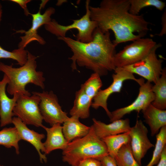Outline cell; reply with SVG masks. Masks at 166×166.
<instances>
[{
  "mask_svg": "<svg viewBox=\"0 0 166 166\" xmlns=\"http://www.w3.org/2000/svg\"><path fill=\"white\" fill-rule=\"evenodd\" d=\"M156 141L152 159L146 166H153L158 163L166 146V126L162 127L156 135Z\"/></svg>",
  "mask_w": 166,
  "mask_h": 166,
  "instance_id": "obj_25",
  "label": "cell"
},
{
  "mask_svg": "<svg viewBox=\"0 0 166 166\" xmlns=\"http://www.w3.org/2000/svg\"><path fill=\"white\" fill-rule=\"evenodd\" d=\"M62 155L63 161L71 166H77L85 159L94 158L100 160L109 154L105 144L97 136L92 125L86 136L69 143Z\"/></svg>",
  "mask_w": 166,
  "mask_h": 166,
  "instance_id": "obj_4",
  "label": "cell"
},
{
  "mask_svg": "<svg viewBox=\"0 0 166 166\" xmlns=\"http://www.w3.org/2000/svg\"><path fill=\"white\" fill-rule=\"evenodd\" d=\"M155 98L152 104L158 109L165 110L166 109V69H163L160 77L157 82L152 87Z\"/></svg>",
  "mask_w": 166,
  "mask_h": 166,
  "instance_id": "obj_21",
  "label": "cell"
},
{
  "mask_svg": "<svg viewBox=\"0 0 166 166\" xmlns=\"http://www.w3.org/2000/svg\"><path fill=\"white\" fill-rule=\"evenodd\" d=\"M8 81L7 77L4 74L2 79L0 81V125L2 127L12 123L14 116L13 110L20 95L15 93L12 98L8 97L6 93V87Z\"/></svg>",
  "mask_w": 166,
  "mask_h": 166,
  "instance_id": "obj_15",
  "label": "cell"
},
{
  "mask_svg": "<svg viewBox=\"0 0 166 166\" xmlns=\"http://www.w3.org/2000/svg\"><path fill=\"white\" fill-rule=\"evenodd\" d=\"M156 44L150 38H141L134 40L115 54L114 63L116 68L123 67L141 61Z\"/></svg>",
  "mask_w": 166,
  "mask_h": 166,
  "instance_id": "obj_6",
  "label": "cell"
},
{
  "mask_svg": "<svg viewBox=\"0 0 166 166\" xmlns=\"http://www.w3.org/2000/svg\"><path fill=\"white\" fill-rule=\"evenodd\" d=\"M145 121L150 127L151 135L157 134L160 128L166 126V110H161L150 104L142 111Z\"/></svg>",
  "mask_w": 166,
  "mask_h": 166,
  "instance_id": "obj_18",
  "label": "cell"
},
{
  "mask_svg": "<svg viewBox=\"0 0 166 166\" xmlns=\"http://www.w3.org/2000/svg\"><path fill=\"white\" fill-rule=\"evenodd\" d=\"M79 119L76 116H71L63 123V133L68 143L86 136L89 131L90 127L81 123Z\"/></svg>",
  "mask_w": 166,
  "mask_h": 166,
  "instance_id": "obj_19",
  "label": "cell"
},
{
  "mask_svg": "<svg viewBox=\"0 0 166 166\" xmlns=\"http://www.w3.org/2000/svg\"><path fill=\"white\" fill-rule=\"evenodd\" d=\"M101 166H103V165H102H102H101Z\"/></svg>",
  "mask_w": 166,
  "mask_h": 166,
  "instance_id": "obj_36",
  "label": "cell"
},
{
  "mask_svg": "<svg viewBox=\"0 0 166 166\" xmlns=\"http://www.w3.org/2000/svg\"><path fill=\"white\" fill-rule=\"evenodd\" d=\"M12 123L14 125L21 140L27 141L32 145L38 154L40 161L46 162L47 160L46 155L42 153L45 152L44 143L42 141L45 137V135L30 129L18 117L13 118Z\"/></svg>",
  "mask_w": 166,
  "mask_h": 166,
  "instance_id": "obj_14",
  "label": "cell"
},
{
  "mask_svg": "<svg viewBox=\"0 0 166 166\" xmlns=\"http://www.w3.org/2000/svg\"><path fill=\"white\" fill-rule=\"evenodd\" d=\"M102 85L100 76L97 73H92L88 79L81 85L85 93L93 100Z\"/></svg>",
  "mask_w": 166,
  "mask_h": 166,
  "instance_id": "obj_27",
  "label": "cell"
},
{
  "mask_svg": "<svg viewBox=\"0 0 166 166\" xmlns=\"http://www.w3.org/2000/svg\"><path fill=\"white\" fill-rule=\"evenodd\" d=\"M100 160L103 166H117L114 158L109 155L103 157Z\"/></svg>",
  "mask_w": 166,
  "mask_h": 166,
  "instance_id": "obj_30",
  "label": "cell"
},
{
  "mask_svg": "<svg viewBox=\"0 0 166 166\" xmlns=\"http://www.w3.org/2000/svg\"><path fill=\"white\" fill-rule=\"evenodd\" d=\"M11 2H14L18 4L23 10L24 14L26 16L30 15L27 7V4L31 1L30 0H11Z\"/></svg>",
  "mask_w": 166,
  "mask_h": 166,
  "instance_id": "obj_31",
  "label": "cell"
},
{
  "mask_svg": "<svg viewBox=\"0 0 166 166\" xmlns=\"http://www.w3.org/2000/svg\"><path fill=\"white\" fill-rule=\"evenodd\" d=\"M130 6L129 0H103L98 7L89 6L91 19L102 32H113L116 46L143 38L149 30V23L142 15L130 13Z\"/></svg>",
  "mask_w": 166,
  "mask_h": 166,
  "instance_id": "obj_1",
  "label": "cell"
},
{
  "mask_svg": "<svg viewBox=\"0 0 166 166\" xmlns=\"http://www.w3.org/2000/svg\"><path fill=\"white\" fill-rule=\"evenodd\" d=\"M130 6L129 12L131 14L139 15L141 10L148 6H153L159 10H162L165 3L160 0H129Z\"/></svg>",
  "mask_w": 166,
  "mask_h": 166,
  "instance_id": "obj_26",
  "label": "cell"
},
{
  "mask_svg": "<svg viewBox=\"0 0 166 166\" xmlns=\"http://www.w3.org/2000/svg\"><path fill=\"white\" fill-rule=\"evenodd\" d=\"M32 94L30 96H19L13 110L14 115L26 124L43 127V119L39 108L40 98Z\"/></svg>",
  "mask_w": 166,
  "mask_h": 166,
  "instance_id": "obj_8",
  "label": "cell"
},
{
  "mask_svg": "<svg viewBox=\"0 0 166 166\" xmlns=\"http://www.w3.org/2000/svg\"><path fill=\"white\" fill-rule=\"evenodd\" d=\"M2 6L0 2V24L2 20Z\"/></svg>",
  "mask_w": 166,
  "mask_h": 166,
  "instance_id": "obj_34",
  "label": "cell"
},
{
  "mask_svg": "<svg viewBox=\"0 0 166 166\" xmlns=\"http://www.w3.org/2000/svg\"><path fill=\"white\" fill-rule=\"evenodd\" d=\"M28 51L19 48L10 52L5 49L0 45V59H11L16 61L18 64L22 66L27 61Z\"/></svg>",
  "mask_w": 166,
  "mask_h": 166,
  "instance_id": "obj_28",
  "label": "cell"
},
{
  "mask_svg": "<svg viewBox=\"0 0 166 166\" xmlns=\"http://www.w3.org/2000/svg\"><path fill=\"white\" fill-rule=\"evenodd\" d=\"M27 60L25 64L19 68H15L12 65H6L0 62V71L8 77L9 81L6 88L7 92L13 95L15 93L30 96L31 94L26 90V85L32 83L42 89L45 88V79L43 73L37 71L36 59L38 57L27 52Z\"/></svg>",
  "mask_w": 166,
  "mask_h": 166,
  "instance_id": "obj_3",
  "label": "cell"
},
{
  "mask_svg": "<svg viewBox=\"0 0 166 166\" xmlns=\"http://www.w3.org/2000/svg\"><path fill=\"white\" fill-rule=\"evenodd\" d=\"M152 85L147 81L140 85L139 91L136 99L131 104L118 109L111 112L110 121L111 122L121 119L125 115L133 111L139 113L145 109L153 101L155 95L152 90Z\"/></svg>",
  "mask_w": 166,
  "mask_h": 166,
  "instance_id": "obj_12",
  "label": "cell"
},
{
  "mask_svg": "<svg viewBox=\"0 0 166 166\" xmlns=\"http://www.w3.org/2000/svg\"><path fill=\"white\" fill-rule=\"evenodd\" d=\"M114 71L115 73L112 75L113 81L112 84L107 88L99 91L93 99L91 105L95 109L100 107H102L109 118L111 112L108 108L107 100L112 94L121 92L124 82L126 80H132L136 81L140 85L144 82L143 78H136L133 73L123 67L116 68Z\"/></svg>",
  "mask_w": 166,
  "mask_h": 166,
  "instance_id": "obj_7",
  "label": "cell"
},
{
  "mask_svg": "<svg viewBox=\"0 0 166 166\" xmlns=\"http://www.w3.org/2000/svg\"><path fill=\"white\" fill-rule=\"evenodd\" d=\"M161 19L162 28L160 32L156 34L159 36H162L166 34V11H164L162 15Z\"/></svg>",
  "mask_w": 166,
  "mask_h": 166,
  "instance_id": "obj_32",
  "label": "cell"
},
{
  "mask_svg": "<svg viewBox=\"0 0 166 166\" xmlns=\"http://www.w3.org/2000/svg\"><path fill=\"white\" fill-rule=\"evenodd\" d=\"M92 101L81 88L75 93L73 105L69 112L71 116H75L81 119L89 117Z\"/></svg>",
  "mask_w": 166,
  "mask_h": 166,
  "instance_id": "obj_20",
  "label": "cell"
},
{
  "mask_svg": "<svg viewBox=\"0 0 166 166\" xmlns=\"http://www.w3.org/2000/svg\"><path fill=\"white\" fill-rule=\"evenodd\" d=\"M21 140L14 127L5 128L0 131V145L8 148L14 147L17 154L19 153L18 142Z\"/></svg>",
  "mask_w": 166,
  "mask_h": 166,
  "instance_id": "obj_23",
  "label": "cell"
},
{
  "mask_svg": "<svg viewBox=\"0 0 166 166\" xmlns=\"http://www.w3.org/2000/svg\"><path fill=\"white\" fill-rule=\"evenodd\" d=\"M42 128L47 132V138L43 143L45 155L55 150L61 149L63 150L65 149L68 143L63 135L61 124H54L50 128L44 126Z\"/></svg>",
  "mask_w": 166,
  "mask_h": 166,
  "instance_id": "obj_17",
  "label": "cell"
},
{
  "mask_svg": "<svg viewBox=\"0 0 166 166\" xmlns=\"http://www.w3.org/2000/svg\"><path fill=\"white\" fill-rule=\"evenodd\" d=\"M90 1L85 2L86 13L79 19L73 20L71 24L62 25L59 24L55 19H53L48 23L44 25L45 29L58 37H66V33L73 29H77L78 32L76 36L77 40L83 43L91 42L93 39V34L97 28L96 23L91 19L89 10Z\"/></svg>",
  "mask_w": 166,
  "mask_h": 166,
  "instance_id": "obj_5",
  "label": "cell"
},
{
  "mask_svg": "<svg viewBox=\"0 0 166 166\" xmlns=\"http://www.w3.org/2000/svg\"><path fill=\"white\" fill-rule=\"evenodd\" d=\"M32 93L40 97L39 108L43 120L51 126L56 124H62L69 118L67 113L62 110L57 96L52 91Z\"/></svg>",
  "mask_w": 166,
  "mask_h": 166,
  "instance_id": "obj_10",
  "label": "cell"
},
{
  "mask_svg": "<svg viewBox=\"0 0 166 166\" xmlns=\"http://www.w3.org/2000/svg\"><path fill=\"white\" fill-rule=\"evenodd\" d=\"M114 159L117 166H140L133 156L130 143L122 146Z\"/></svg>",
  "mask_w": 166,
  "mask_h": 166,
  "instance_id": "obj_24",
  "label": "cell"
},
{
  "mask_svg": "<svg viewBox=\"0 0 166 166\" xmlns=\"http://www.w3.org/2000/svg\"><path fill=\"white\" fill-rule=\"evenodd\" d=\"M148 130L140 120H137L134 126L131 127L129 133L130 145L135 160L141 166V160L148 150L154 146L148 136Z\"/></svg>",
  "mask_w": 166,
  "mask_h": 166,
  "instance_id": "obj_11",
  "label": "cell"
},
{
  "mask_svg": "<svg viewBox=\"0 0 166 166\" xmlns=\"http://www.w3.org/2000/svg\"><path fill=\"white\" fill-rule=\"evenodd\" d=\"M1 165L0 164V166Z\"/></svg>",
  "mask_w": 166,
  "mask_h": 166,
  "instance_id": "obj_37",
  "label": "cell"
},
{
  "mask_svg": "<svg viewBox=\"0 0 166 166\" xmlns=\"http://www.w3.org/2000/svg\"><path fill=\"white\" fill-rule=\"evenodd\" d=\"M0 166H3L2 165H1Z\"/></svg>",
  "mask_w": 166,
  "mask_h": 166,
  "instance_id": "obj_35",
  "label": "cell"
},
{
  "mask_svg": "<svg viewBox=\"0 0 166 166\" xmlns=\"http://www.w3.org/2000/svg\"><path fill=\"white\" fill-rule=\"evenodd\" d=\"M40 9L36 13H30V15L32 17V26L27 31L23 30L25 35L20 37L21 41L18 44L19 48L24 49L27 45L34 41H37L42 45L45 44L44 38L38 34L37 30L41 26L48 23L51 20V17L54 13L55 10L53 7H49L43 14L40 13Z\"/></svg>",
  "mask_w": 166,
  "mask_h": 166,
  "instance_id": "obj_13",
  "label": "cell"
},
{
  "mask_svg": "<svg viewBox=\"0 0 166 166\" xmlns=\"http://www.w3.org/2000/svg\"><path fill=\"white\" fill-rule=\"evenodd\" d=\"M95 132L100 139L109 136L129 132L131 128L128 118L120 119L106 124L95 118L93 119Z\"/></svg>",
  "mask_w": 166,
  "mask_h": 166,
  "instance_id": "obj_16",
  "label": "cell"
},
{
  "mask_svg": "<svg viewBox=\"0 0 166 166\" xmlns=\"http://www.w3.org/2000/svg\"><path fill=\"white\" fill-rule=\"evenodd\" d=\"M100 160L94 158H89L81 162L77 166H101Z\"/></svg>",
  "mask_w": 166,
  "mask_h": 166,
  "instance_id": "obj_29",
  "label": "cell"
},
{
  "mask_svg": "<svg viewBox=\"0 0 166 166\" xmlns=\"http://www.w3.org/2000/svg\"><path fill=\"white\" fill-rule=\"evenodd\" d=\"M109 31L103 32L97 28L90 42L83 43L69 37H58L69 48L73 55L69 59L72 61V70H77V65L84 67L98 73L100 76L114 70V58L117 46L111 40Z\"/></svg>",
  "mask_w": 166,
  "mask_h": 166,
  "instance_id": "obj_2",
  "label": "cell"
},
{
  "mask_svg": "<svg viewBox=\"0 0 166 166\" xmlns=\"http://www.w3.org/2000/svg\"><path fill=\"white\" fill-rule=\"evenodd\" d=\"M157 166H166V146L163 151Z\"/></svg>",
  "mask_w": 166,
  "mask_h": 166,
  "instance_id": "obj_33",
  "label": "cell"
},
{
  "mask_svg": "<svg viewBox=\"0 0 166 166\" xmlns=\"http://www.w3.org/2000/svg\"><path fill=\"white\" fill-rule=\"evenodd\" d=\"M161 45L160 43L157 44L143 59L123 68L142 77L151 83H156L160 79L163 70V60L158 59L156 54V50Z\"/></svg>",
  "mask_w": 166,
  "mask_h": 166,
  "instance_id": "obj_9",
  "label": "cell"
},
{
  "mask_svg": "<svg viewBox=\"0 0 166 166\" xmlns=\"http://www.w3.org/2000/svg\"><path fill=\"white\" fill-rule=\"evenodd\" d=\"M101 139L106 146L109 155L114 158L122 146L130 142L129 132L109 136Z\"/></svg>",
  "mask_w": 166,
  "mask_h": 166,
  "instance_id": "obj_22",
  "label": "cell"
}]
</instances>
